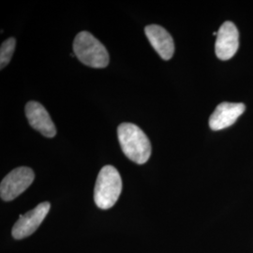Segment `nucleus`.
Segmentation results:
<instances>
[{"instance_id": "1", "label": "nucleus", "mask_w": 253, "mask_h": 253, "mask_svg": "<svg viewBox=\"0 0 253 253\" xmlns=\"http://www.w3.org/2000/svg\"><path fill=\"white\" fill-rule=\"evenodd\" d=\"M119 144L123 153L131 162L144 164L151 155V144L145 132L132 123H122L118 127Z\"/></svg>"}, {"instance_id": "2", "label": "nucleus", "mask_w": 253, "mask_h": 253, "mask_svg": "<svg viewBox=\"0 0 253 253\" xmlns=\"http://www.w3.org/2000/svg\"><path fill=\"white\" fill-rule=\"evenodd\" d=\"M122 191V179L118 170L106 165L101 168L94 189V201L100 209L113 208Z\"/></svg>"}, {"instance_id": "3", "label": "nucleus", "mask_w": 253, "mask_h": 253, "mask_svg": "<svg viewBox=\"0 0 253 253\" xmlns=\"http://www.w3.org/2000/svg\"><path fill=\"white\" fill-rule=\"evenodd\" d=\"M73 52L82 63L91 68L102 69L108 66L107 49L89 32L82 31L77 34L73 42Z\"/></svg>"}, {"instance_id": "4", "label": "nucleus", "mask_w": 253, "mask_h": 253, "mask_svg": "<svg viewBox=\"0 0 253 253\" xmlns=\"http://www.w3.org/2000/svg\"><path fill=\"white\" fill-rule=\"evenodd\" d=\"M35 179V173L28 167H18L1 181L0 196L4 201H12L21 195Z\"/></svg>"}, {"instance_id": "5", "label": "nucleus", "mask_w": 253, "mask_h": 253, "mask_svg": "<svg viewBox=\"0 0 253 253\" xmlns=\"http://www.w3.org/2000/svg\"><path fill=\"white\" fill-rule=\"evenodd\" d=\"M51 205L48 202H43L38 205L36 208L19 217L16 223L12 227V236L20 240L35 233L37 229L42 223L47 214L49 213Z\"/></svg>"}, {"instance_id": "6", "label": "nucleus", "mask_w": 253, "mask_h": 253, "mask_svg": "<svg viewBox=\"0 0 253 253\" xmlns=\"http://www.w3.org/2000/svg\"><path fill=\"white\" fill-rule=\"evenodd\" d=\"M239 33L235 24L227 21L221 25L217 31L216 42V54L221 60L232 58L238 50Z\"/></svg>"}, {"instance_id": "7", "label": "nucleus", "mask_w": 253, "mask_h": 253, "mask_svg": "<svg viewBox=\"0 0 253 253\" xmlns=\"http://www.w3.org/2000/svg\"><path fill=\"white\" fill-rule=\"evenodd\" d=\"M26 116L30 126L42 135L53 138L56 134V128L52 118L41 103L33 100L27 102Z\"/></svg>"}, {"instance_id": "8", "label": "nucleus", "mask_w": 253, "mask_h": 253, "mask_svg": "<svg viewBox=\"0 0 253 253\" xmlns=\"http://www.w3.org/2000/svg\"><path fill=\"white\" fill-rule=\"evenodd\" d=\"M246 110L243 103L222 102L218 104L209 118V126L212 130H220L232 126Z\"/></svg>"}, {"instance_id": "9", "label": "nucleus", "mask_w": 253, "mask_h": 253, "mask_svg": "<svg viewBox=\"0 0 253 253\" xmlns=\"http://www.w3.org/2000/svg\"><path fill=\"white\" fill-rule=\"evenodd\" d=\"M145 32L149 42L160 56L164 60L171 59L174 53V43L169 32L158 25L145 27Z\"/></svg>"}, {"instance_id": "10", "label": "nucleus", "mask_w": 253, "mask_h": 253, "mask_svg": "<svg viewBox=\"0 0 253 253\" xmlns=\"http://www.w3.org/2000/svg\"><path fill=\"white\" fill-rule=\"evenodd\" d=\"M16 45V40L14 38H9L6 40L0 48V68L4 69L11 60L12 54Z\"/></svg>"}]
</instances>
